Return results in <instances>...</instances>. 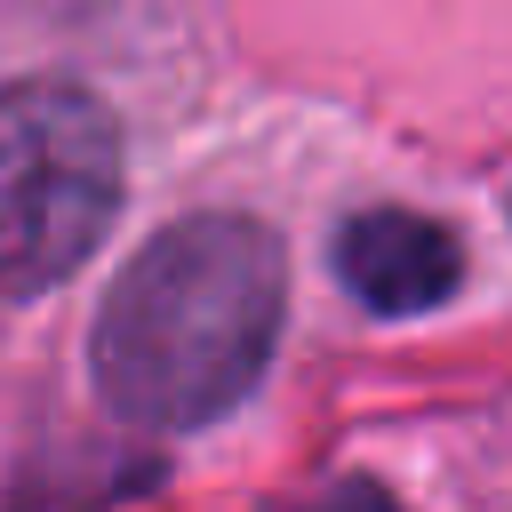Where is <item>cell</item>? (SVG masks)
Segmentation results:
<instances>
[{"label": "cell", "mask_w": 512, "mask_h": 512, "mask_svg": "<svg viewBox=\"0 0 512 512\" xmlns=\"http://www.w3.org/2000/svg\"><path fill=\"white\" fill-rule=\"evenodd\" d=\"M336 272L368 312H432L464 280V248L448 224L416 208H368L336 232Z\"/></svg>", "instance_id": "3"}, {"label": "cell", "mask_w": 512, "mask_h": 512, "mask_svg": "<svg viewBox=\"0 0 512 512\" xmlns=\"http://www.w3.org/2000/svg\"><path fill=\"white\" fill-rule=\"evenodd\" d=\"M288 256L256 216H184L152 232L112 280L88 368L112 416L184 432L248 400L280 344Z\"/></svg>", "instance_id": "1"}, {"label": "cell", "mask_w": 512, "mask_h": 512, "mask_svg": "<svg viewBox=\"0 0 512 512\" xmlns=\"http://www.w3.org/2000/svg\"><path fill=\"white\" fill-rule=\"evenodd\" d=\"M288 512H400L376 480H336V488H320V496H304V504H288Z\"/></svg>", "instance_id": "4"}, {"label": "cell", "mask_w": 512, "mask_h": 512, "mask_svg": "<svg viewBox=\"0 0 512 512\" xmlns=\"http://www.w3.org/2000/svg\"><path fill=\"white\" fill-rule=\"evenodd\" d=\"M120 208V128L72 80L0 88V304L96 256Z\"/></svg>", "instance_id": "2"}]
</instances>
